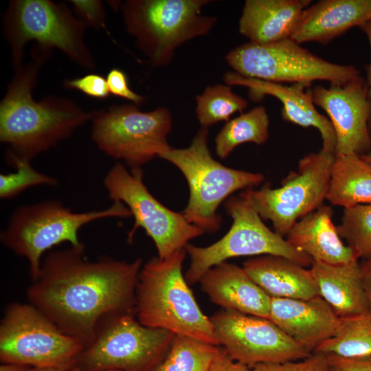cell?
<instances>
[{"label": "cell", "instance_id": "obj_1", "mask_svg": "<svg viewBox=\"0 0 371 371\" xmlns=\"http://www.w3.org/2000/svg\"><path fill=\"white\" fill-rule=\"evenodd\" d=\"M142 267L140 258L133 262L108 256L89 260L85 248L71 247L46 256L26 296L58 329L87 347L103 319L135 313Z\"/></svg>", "mask_w": 371, "mask_h": 371}, {"label": "cell", "instance_id": "obj_2", "mask_svg": "<svg viewBox=\"0 0 371 371\" xmlns=\"http://www.w3.org/2000/svg\"><path fill=\"white\" fill-rule=\"evenodd\" d=\"M33 50L30 63L15 69L0 105V141L10 146L6 155L30 161L68 138L100 111H85L62 98L34 100L32 91L39 69L52 50L38 45Z\"/></svg>", "mask_w": 371, "mask_h": 371}, {"label": "cell", "instance_id": "obj_3", "mask_svg": "<svg viewBox=\"0 0 371 371\" xmlns=\"http://www.w3.org/2000/svg\"><path fill=\"white\" fill-rule=\"evenodd\" d=\"M185 249L167 258L155 256L139 272L135 313L142 325L220 346L210 319L200 309L182 273Z\"/></svg>", "mask_w": 371, "mask_h": 371}, {"label": "cell", "instance_id": "obj_4", "mask_svg": "<svg viewBox=\"0 0 371 371\" xmlns=\"http://www.w3.org/2000/svg\"><path fill=\"white\" fill-rule=\"evenodd\" d=\"M132 214L122 202H113L100 210L74 212L57 199H50L18 207L1 232L3 245L15 254L25 257L32 282L39 277L43 254L64 242L85 248L78 238L84 225L106 218H128Z\"/></svg>", "mask_w": 371, "mask_h": 371}, {"label": "cell", "instance_id": "obj_5", "mask_svg": "<svg viewBox=\"0 0 371 371\" xmlns=\"http://www.w3.org/2000/svg\"><path fill=\"white\" fill-rule=\"evenodd\" d=\"M208 129L201 127L185 148L166 149L159 156L175 165L188 182L190 196L181 212L186 221L213 234L221 224L217 209L234 192L251 189L264 181L261 173L223 166L211 155L207 145Z\"/></svg>", "mask_w": 371, "mask_h": 371}, {"label": "cell", "instance_id": "obj_6", "mask_svg": "<svg viewBox=\"0 0 371 371\" xmlns=\"http://www.w3.org/2000/svg\"><path fill=\"white\" fill-rule=\"evenodd\" d=\"M210 0H128L120 8L127 31L153 67H165L175 50L208 34L217 19L201 13Z\"/></svg>", "mask_w": 371, "mask_h": 371}, {"label": "cell", "instance_id": "obj_7", "mask_svg": "<svg viewBox=\"0 0 371 371\" xmlns=\"http://www.w3.org/2000/svg\"><path fill=\"white\" fill-rule=\"evenodd\" d=\"M233 222L229 231L218 241L207 247L188 243L184 247L190 264L185 278L188 284L199 282L210 268L227 259L250 256L273 255L311 267L312 259L291 246L282 236L271 230L262 222L245 190L224 202Z\"/></svg>", "mask_w": 371, "mask_h": 371}, {"label": "cell", "instance_id": "obj_8", "mask_svg": "<svg viewBox=\"0 0 371 371\" xmlns=\"http://www.w3.org/2000/svg\"><path fill=\"white\" fill-rule=\"evenodd\" d=\"M135 315L123 313L103 319L94 340L74 364L82 371H152L167 355L175 334L144 326Z\"/></svg>", "mask_w": 371, "mask_h": 371}, {"label": "cell", "instance_id": "obj_9", "mask_svg": "<svg viewBox=\"0 0 371 371\" xmlns=\"http://www.w3.org/2000/svg\"><path fill=\"white\" fill-rule=\"evenodd\" d=\"M85 26L63 3L12 1L4 19V32L15 69L22 65L23 48L31 41L51 50L57 48L79 65L92 68L94 61L83 41Z\"/></svg>", "mask_w": 371, "mask_h": 371}, {"label": "cell", "instance_id": "obj_10", "mask_svg": "<svg viewBox=\"0 0 371 371\" xmlns=\"http://www.w3.org/2000/svg\"><path fill=\"white\" fill-rule=\"evenodd\" d=\"M225 59L243 76L276 83L325 80L339 85L360 76L355 66L328 62L291 38L265 45L245 43L229 51Z\"/></svg>", "mask_w": 371, "mask_h": 371}, {"label": "cell", "instance_id": "obj_11", "mask_svg": "<svg viewBox=\"0 0 371 371\" xmlns=\"http://www.w3.org/2000/svg\"><path fill=\"white\" fill-rule=\"evenodd\" d=\"M85 348L30 303H12L5 310L0 324L2 363L68 369Z\"/></svg>", "mask_w": 371, "mask_h": 371}, {"label": "cell", "instance_id": "obj_12", "mask_svg": "<svg viewBox=\"0 0 371 371\" xmlns=\"http://www.w3.org/2000/svg\"><path fill=\"white\" fill-rule=\"evenodd\" d=\"M92 123L91 139L97 147L131 168L159 157L170 146L167 136L172 117L164 106L143 112L133 104L114 105L100 110Z\"/></svg>", "mask_w": 371, "mask_h": 371}, {"label": "cell", "instance_id": "obj_13", "mask_svg": "<svg viewBox=\"0 0 371 371\" xmlns=\"http://www.w3.org/2000/svg\"><path fill=\"white\" fill-rule=\"evenodd\" d=\"M104 186L113 202L123 203L134 217V225L128 233L131 243L138 227L144 229L153 240L158 257L164 259L189 240L205 232L188 223L181 212L172 211L157 200L143 181L142 168L126 169L121 162L115 163L107 172Z\"/></svg>", "mask_w": 371, "mask_h": 371}, {"label": "cell", "instance_id": "obj_14", "mask_svg": "<svg viewBox=\"0 0 371 371\" xmlns=\"http://www.w3.org/2000/svg\"><path fill=\"white\" fill-rule=\"evenodd\" d=\"M335 153L322 149L298 162L277 188L265 183L260 189H247L254 207L263 220L272 223L274 232L284 237L302 217L321 206L328 193Z\"/></svg>", "mask_w": 371, "mask_h": 371}, {"label": "cell", "instance_id": "obj_15", "mask_svg": "<svg viewBox=\"0 0 371 371\" xmlns=\"http://www.w3.org/2000/svg\"><path fill=\"white\" fill-rule=\"evenodd\" d=\"M210 319L219 345L250 368L303 359L311 354L269 319L224 309Z\"/></svg>", "mask_w": 371, "mask_h": 371}, {"label": "cell", "instance_id": "obj_16", "mask_svg": "<svg viewBox=\"0 0 371 371\" xmlns=\"http://www.w3.org/2000/svg\"><path fill=\"white\" fill-rule=\"evenodd\" d=\"M314 104L329 117L335 131V153L363 155L371 152L368 129L370 102L367 80L359 76L344 84L315 86Z\"/></svg>", "mask_w": 371, "mask_h": 371}, {"label": "cell", "instance_id": "obj_17", "mask_svg": "<svg viewBox=\"0 0 371 371\" xmlns=\"http://www.w3.org/2000/svg\"><path fill=\"white\" fill-rule=\"evenodd\" d=\"M225 84L248 88L250 100L258 102L266 95L278 99L282 104L284 120L302 126L317 128L322 139V150L335 153L337 138L333 126L328 117L319 113L313 99L311 85L293 83L285 85L243 76L235 71H227L223 76Z\"/></svg>", "mask_w": 371, "mask_h": 371}, {"label": "cell", "instance_id": "obj_18", "mask_svg": "<svg viewBox=\"0 0 371 371\" xmlns=\"http://www.w3.org/2000/svg\"><path fill=\"white\" fill-rule=\"evenodd\" d=\"M269 319L310 353L334 335L340 322L320 295L311 299L271 297Z\"/></svg>", "mask_w": 371, "mask_h": 371}, {"label": "cell", "instance_id": "obj_19", "mask_svg": "<svg viewBox=\"0 0 371 371\" xmlns=\"http://www.w3.org/2000/svg\"><path fill=\"white\" fill-rule=\"evenodd\" d=\"M199 282L211 302L224 310L269 319L271 297L243 267L223 262L208 269Z\"/></svg>", "mask_w": 371, "mask_h": 371}, {"label": "cell", "instance_id": "obj_20", "mask_svg": "<svg viewBox=\"0 0 371 371\" xmlns=\"http://www.w3.org/2000/svg\"><path fill=\"white\" fill-rule=\"evenodd\" d=\"M371 21V0H321L303 11L291 38L327 44Z\"/></svg>", "mask_w": 371, "mask_h": 371}, {"label": "cell", "instance_id": "obj_21", "mask_svg": "<svg viewBox=\"0 0 371 371\" xmlns=\"http://www.w3.org/2000/svg\"><path fill=\"white\" fill-rule=\"evenodd\" d=\"M333 212L330 206L322 204L293 225L286 236V241L313 261L342 265L359 260L342 242L332 221Z\"/></svg>", "mask_w": 371, "mask_h": 371}, {"label": "cell", "instance_id": "obj_22", "mask_svg": "<svg viewBox=\"0 0 371 371\" xmlns=\"http://www.w3.org/2000/svg\"><path fill=\"white\" fill-rule=\"evenodd\" d=\"M311 0H247L238 31L249 43L265 45L290 38Z\"/></svg>", "mask_w": 371, "mask_h": 371}, {"label": "cell", "instance_id": "obj_23", "mask_svg": "<svg viewBox=\"0 0 371 371\" xmlns=\"http://www.w3.org/2000/svg\"><path fill=\"white\" fill-rule=\"evenodd\" d=\"M243 268L271 297L311 299L319 295L310 269L286 258L259 256L245 261Z\"/></svg>", "mask_w": 371, "mask_h": 371}, {"label": "cell", "instance_id": "obj_24", "mask_svg": "<svg viewBox=\"0 0 371 371\" xmlns=\"http://www.w3.org/2000/svg\"><path fill=\"white\" fill-rule=\"evenodd\" d=\"M309 269L319 295L339 317L371 310L363 285L361 262L330 265L312 260Z\"/></svg>", "mask_w": 371, "mask_h": 371}, {"label": "cell", "instance_id": "obj_25", "mask_svg": "<svg viewBox=\"0 0 371 371\" xmlns=\"http://www.w3.org/2000/svg\"><path fill=\"white\" fill-rule=\"evenodd\" d=\"M326 200L344 208L371 204V164L357 154L335 153Z\"/></svg>", "mask_w": 371, "mask_h": 371}, {"label": "cell", "instance_id": "obj_26", "mask_svg": "<svg viewBox=\"0 0 371 371\" xmlns=\"http://www.w3.org/2000/svg\"><path fill=\"white\" fill-rule=\"evenodd\" d=\"M269 118L264 106H258L229 120L215 138V151L225 159L235 148L243 143L262 144L269 137Z\"/></svg>", "mask_w": 371, "mask_h": 371}, {"label": "cell", "instance_id": "obj_27", "mask_svg": "<svg viewBox=\"0 0 371 371\" xmlns=\"http://www.w3.org/2000/svg\"><path fill=\"white\" fill-rule=\"evenodd\" d=\"M314 352L344 357L371 356V310L340 318L334 335Z\"/></svg>", "mask_w": 371, "mask_h": 371}, {"label": "cell", "instance_id": "obj_28", "mask_svg": "<svg viewBox=\"0 0 371 371\" xmlns=\"http://www.w3.org/2000/svg\"><path fill=\"white\" fill-rule=\"evenodd\" d=\"M220 349L221 346L175 335L167 355L152 371H208Z\"/></svg>", "mask_w": 371, "mask_h": 371}, {"label": "cell", "instance_id": "obj_29", "mask_svg": "<svg viewBox=\"0 0 371 371\" xmlns=\"http://www.w3.org/2000/svg\"><path fill=\"white\" fill-rule=\"evenodd\" d=\"M195 100L197 120L201 127L207 128L221 121L228 122L233 114L243 113L248 106L247 101L226 84L207 87Z\"/></svg>", "mask_w": 371, "mask_h": 371}, {"label": "cell", "instance_id": "obj_30", "mask_svg": "<svg viewBox=\"0 0 371 371\" xmlns=\"http://www.w3.org/2000/svg\"><path fill=\"white\" fill-rule=\"evenodd\" d=\"M337 229L359 259H371V204L344 208Z\"/></svg>", "mask_w": 371, "mask_h": 371}, {"label": "cell", "instance_id": "obj_31", "mask_svg": "<svg viewBox=\"0 0 371 371\" xmlns=\"http://www.w3.org/2000/svg\"><path fill=\"white\" fill-rule=\"evenodd\" d=\"M5 157L8 163L14 166L16 171L0 175L1 199H12L28 188L35 186H58L56 178L37 171L30 160L8 155Z\"/></svg>", "mask_w": 371, "mask_h": 371}, {"label": "cell", "instance_id": "obj_32", "mask_svg": "<svg viewBox=\"0 0 371 371\" xmlns=\"http://www.w3.org/2000/svg\"><path fill=\"white\" fill-rule=\"evenodd\" d=\"M251 371H329L327 356L319 352H311L303 359L282 363H258Z\"/></svg>", "mask_w": 371, "mask_h": 371}, {"label": "cell", "instance_id": "obj_33", "mask_svg": "<svg viewBox=\"0 0 371 371\" xmlns=\"http://www.w3.org/2000/svg\"><path fill=\"white\" fill-rule=\"evenodd\" d=\"M64 86L82 91L96 98H106L110 95L106 79L98 74H89L81 78L66 80Z\"/></svg>", "mask_w": 371, "mask_h": 371}, {"label": "cell", "instance_id": "obj_34", "mask_svg": "<svg viewBox=\"0 0 371 371\" xmlns=\"http://www.w3.org/2000/svg\"><path fill=\"white\" fill-rule=\"evenodd\" d=\"M70 2L80 16V20L85 25H88L95 28L104 27L105 12L100 1L72 0Z\"/></svg>", "mask_w": 371, "mask_h": 371}, {"label": "cell", "instance_id": "obj_35", "mask_svg": "<svg viewBox=\"0 0 371 371\" xmlns=\"http://www.w3.org/2000/svg\"><path fill=\"white\" fill-rule=\"evenodd\" d=\"M106 79L110 93L131 101L137 106L145 101V97L136 93L129 87L127 76L123 71L112 69Z\"/></svg>", "mask_w": 371, "mask_h": 371}, {"label": "cell", "instance_id": "obj_36", "mask_svg": "<svg viewBox=\"0 0 371 371\" xmlns=\"http://www.w3.org/2000/svg\"><path fill=\"white\" fill-rule=\"evenodd\" d=\"M326 355L329 371H371V356L344 357L333 354Z\"/></svg>", "mask_w": 371, "mask_h": 371}, {"label": "cell", "instance_id": "obj_37", "mask_svg": "<svg viewBox=\"0 0 371 371\" xmlns=\"http://www.w3.org/2000/svg\"><path fill=\"white\" fill-rule=\"evenodd\" d=\"M208 371H251V368L233 359L221 346L220 351Z\"/></svg>", "mask_w": 371, "mask_h": 371}, {"label": "cell", "instance_id": "obj_38", "mask_svg": "<svg viewBox=\"0 0 371 371\" xmlns=\"http://www.w3.org/2000/svg\"><path fill=\"white\" fill-rule=\"evenodd\" d=\"M360 29L365 33L368 38L370 49V62L366 68V71H367V80H366L368 85V95H369V99H370V109H371V21L361 25L360 27ZM368 129H369V133L371 137V111H370V120L368 122Z\"/></svg>", "mask_w": 371, "mask_h": 371}, {"label": "cell", "instance_id": "obj_39", "mask_svg": "<svg viewBox=\"0 0 371 371\" xmlns=\"http://www.w3.org/2000/svg\"><path fill=\"white\" fill-rule=\"evenodd\" d=\"M361 272L365 291L371 307V268L361 262Z\"/></svg>", "mask_w": 371, "mask_h": 371}, {"label": "cell", "instance_id": "obj_40", "mask_svg": "<svg viewBox=\"0 0 371 371\" xmlns=\"http://www.w3.org/2000/svg\"><path fill=\"white\" fill-rule=\"evenodd\" d=\"M34 367L19 363H2L0 371H32Z\"/></svg>", "mask_w": 371, "mask_h": 371}, {"label": "cell", "instance_id": "obj_41", "mask_svg": "<svg viewBox=\"0 0 371 371\" xmlns=\"http://www.w3.org/2000/svg\"><path fill=\"white\" fill-rule=\"evenodd\" d=\"M67 370L58 368H34L32 371H67Z\"/></svg>", "mask_w": 371, "mask_h": 371}, {"label": "cell", "instance_id": "obj_42", "mask_svg": "<svg viewBox=\"0 0 371 371\" xmlns=\"http://www.w3.org/2000/svg\"><path fill=\"white\" fill-rule=\"evenodd\" d=\"M364 160H366L367 162L371 164V152L360 155Z\"/></svg>", "mask_w": 371, "mask_h": 371}, {"label": "cell", "instance_id": "obj_43", "mask_svg": "<svg viewBox=\"0 0 371 371\" xmlns=\"http://www.w3.org/2000/svg\"><path fill=\"white\" fill-rule=\"evenodd\" d=\"M67 371H82L75 364L69 368ZM109 371H118V370H109Z\"/></svg>", "mask_w": 371, "mask_h": 371}, {"label": "cell", "instance_id": "obj_44", "mask_svg": "<svg viewBox=\"0 0 371 371\" xmlns=\"http://www.w3.org/2000/svg\"><path fill=\"white\" fill-rule=\"evenodd\" d=\"M364 264H366L368 267L371 268V259H369L368 260H363L362 261Z\"/></svg>", "mask_w": 371, "mask_h": 371}]
</instances>
